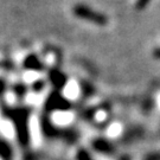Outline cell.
<instances>
[{"label": "cell", "mask_w": 160, "mask_h": 160, "mask_svg": "<svg viewBox=\"0 0 160 160\" xmlns=\"http://www.w3.org/2000/svg\"><path fill=\"white\" fill-rule=\"evenodd\" d=\"M143 160H160V152H155V153H151V154L146 155Z\"/></svg>", "instance_id": "3"}, {"label": "cell", "mask_w": 160, "mask_h": 160, "mask_svg": "<svg viewBox=\"0 0 160 160\" xmlns=\"http://www.w3.org/2000/svg\"><path fill=\"white\" fill-rule=\"evenodd\" d=\"M153 55H154V57L160 58V49H157V50L154 51V53H153Z\"/></svg>", "instance_id": "4"}, {"label": "cell", "mask_w": 160, "mask_h": 160, "mask_svg": "<svg viewBox=\"0 0 160 160\" xmlns=\"http://www.w3.org/2000/svg\"><path fill=\"white\" fill-rule=\"evenodd\" d=\"M74 16L81 19H84L88 22H92V23L96 24L98 26H106L108 24V18L106 17L104 14L100 13V12L94 11L92 8L88 7L86 5H76L74 7Z\"/></svg>", "instance_id": "1"}, {"label": "cell", "mask_w": 160, "mask_h": 160, "mask_svg": "<svg viewBox=\"0 0 160 160\" xmlns=\"http://www.w3.org/2000/svg\"><path fill=\"white\" fill-rule=\"evenodd\" d=\"M119 160H131V157H129V155H123V157L120 158Z\"/></svg>", "instance_id": "5"}, {"label": "cell", "mask_w": 160, "mask_h": 160, "mask_svg": "<svg viewBox=\"0 0 160 160\" xmlns=\"http://www.w3.org/2000/svg\"><path fill=\"white\" fill-rule=\"evenodd\" d=\"M149 1L151 0H138L137 4H135V7H137V10H139V11H141V10H143L146 6L149 4Z\"/></svg>", "instance_id": "2"}]
</instances>
